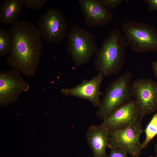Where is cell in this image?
Segmentation results:
<instances>
[{
  "label": "cell",
  "mask_w": 157,
  "mask_h": 157,
  "mask_svg": "<svg viewBox=\"0 0 157 157\" xmlns=\"http://www.w3.org/2000/svg\"><path fill=\"white\" fill-rule=\"evenodd\" d=\"M9 31L12 36L13 44L7 63L28 77L34 76L42 49L38 28L31 22L20 20L11 25Z\"/></svg>",
  "instance_id": "6da1fadb"
},
{
  "label": "cell",
  "mask_w": 157,
  "mask_h": 157,
  "mask_svg": "<svg viewBox=\"0 0 157 157\" xmlns=\"http://www.w3.org/2000/svg\"><path fill=\"white\" fill-rule=\"evenodd\" d=\"M127 45L119 30L111 31L95 55L94 64L98 73L108 76L122 69L125 62Z\"/></svg>",
  "instance_id": "7a4b0ae2"
},
{
  "label": "cell",
  "mask_w": 157,
  "mask_h": 157,
  "mask_svg": "<svg viewBox=\"0 0 157 157\" xmlns=\"http://www.w3.org/2000/svg\"><path fill=\"white\" fill-rule=\"evenodd\" d=\"M132 76L131 72H126L107 87L97 111V116L99 118L103 120L131 100L132 96L130 82Z\"/></svg>",
  "instance_id": "3957f363"
},
{
  "label": "cell",
  "mask_w": 157,
  "mask_h": 157,
  "mask_svg": "<svg viewBox=\"0 0 157 157\" xmlns=\"http://www.w3.org/2000/svg\"><path fill=\"white\" fill-rule=\"evenodd\" d=\"M66 36L67 51L76 66L88 63L98 49L94 35L78 26L74 25Z\"/></svg>",
  "instance_id": "277c9868"
},
{
  "label": "cell",
  "mask_w": 157,
  "mask_h": 157,
  "mask_svg": "<svg viewBox=\"0 0 157 157\" xmlns=\"http://www.w3.org/2000/svg\"><path fill=\"white\" fill-rule=\"evenodd\" d=\"M122 30L127 45L138 53L157 51V29L143 22L129 21L123 24Z\"/></svg>",
  "instance_id": "5b68a950"
},
{
  "label": "cell",
  "mask_w": 157,
  "mask_h": 157,
  "mask_svg": "<svg viewBox=\"0 0 157 157\" xmlns=\"http://www.w3.org/2000/svg\"><path fill=\"white\" fill-rule=\"evenodd\" d=\"M143 117L127 127L110 133L108 148H117L129 154L131 157H139L143 148L140 138L143 132Z\"/></svg>",
  "instance_id": "8992f818"
},
{
  "label": "cell",
  "mask_w": 157,
  "mask_h": 157,
  "mask_svg": "<svg viewBox=\"0 0 157 157\" xmlns=\"http://www.w3.org/2000/svg\"><path fill=\"white\" fill-rule=\"evenodd\" d=\"M37 24L41 37L48 42L58 43L66 36L67 23L59 8L47 9L39 17Z\"/></svg>",
  "instance_id": "52a82bcc"
},
{
  "label": "cell",
  "mask_w": 157,
  "mask_h": 157,
  "mask_svg": "<svg viewBox=\"0 0 157 157\" xmlns=\"http://www.w3.org/2000/svg\"><path fill=\"white\" fill-rule=\"evenodd\" d=\"M21 73L13 69L0 72V107L16 101L20 95L30 86Z\"/></svg>",
  "instance_id": "ba28073f"
},
{
  "label": "cell",
  "mask_w": 157,
  "mask_h": 157,
  "mask_svg": "<svg viewBox=\"0 0 157 157\" xmlns=\"http://www.w3.org/2000/svg\"><path fill=\"white\" fill-rule=\"evenodd\" d=\"M131 87L132 97L139 107L142 117L157 110V82L139 78L131 83Z\"/></svg>",
  "instance_id": "9c48e42d"
},
{
  "label": "cell",
  "mask_w": 157,
  "mask_h": 157,
  "mask_svg": "<svg viewBox=\"0 0 157 157\" xmlns=\"http://www.w3.org/2000/svg\"><path fill=\"white\" fill-rule=\"evenodd\" d=\"M141 117H143L137 103L131 99L113 112L101 125L110 133L127 127Z\"/></svg>",
  "instance_id": "30bf717a"
},
{
  "label": "cell",
  "mask_w": 157,
  "mask_h": 157,
  "mask_svg": "<svg viewBox=\"0 0 157 157\" xmlns=\"http://www.w3.org/2000/svg\"><path fill=\"white\" fill-rule=\"evenodd\" d=\"M104 77L98 73L90 80L84 81L75 87L61 89L60 93L66 96H74L87 100L98 107L101 102L100 88Z\"/></svg>",
  "instance_id": "8fae6325"
},
{
  "label": "cell",
  "mask_w": 157,
  "mask_h": 157,
  "mask_svg": "<svg viewBox=\"0 0 157 157\" xmlns=\"http://www.w3.org/2000/svg\"><path fill=\"white\" fill-rule=\"evenodd\" d=\"M86 24L91 27L106 25L113 19L112 12L99 0H78Z\"/></svg>",
  "instance_id": "7c38bea8"
},
{
  "label": "cell",
  "mask_w": 157,
  "mask_h": 157,
  "mask_svg": "<svg viewBox=\"0 0 157 157\" xmlns=\"http://www.w3.org/2000/svg\"><path fill=\"white\" fill-rule=\"evenodd\" d=\"M109 132L101 125H92L86 133L87 142L92 157H108L106 149L109 146Z\"/></svg>",
  "instance_id": "4fadbf2b"
},
{
  "label": "cell",
  "mask_w": 157,
  "mask_h": 157,
  "mask_svg": "<svg viewBox=\"0 0 157 157\" xmlns=\"http://www.w3.org/2000/svg\"><path fill=\"white\" fill-rule=\"evenodd\" d=\"M24 4L22 0H5L0 6V22L12 25L18 21Z\"/></svg>",
  "instance_id": "5bb4252c"
},
{
  "label": "cell",
  "mask_w": 157,
  "mask_h": 157,
  "mask_svg": "<svg viewBox=\"0 0 157 157\" xmlns=\"http://www.w3.org/2000/svg\"><path fill=\"white\" fill-rule=\"evenodd\" d=\"M13 39L9 31L0 28V56L2 57L10 53L12 47Z\"/></svg>",
  "instance_id": "9a60e30c"
},
{
  "label": "cell",
  "mask_w": 157,
  "mask_h": 157,
  "mask_svg": "<svg viewBox=\"0 0 157 157\" xmlns=\"http://www.w3.org/2000/svg\"><path fill=\"white\" fill-rule=\"evenodd\" d=\"M144 132L145 138L142 144L143 149L147 147L151 141L157 135V113L154 115L147 124Z\"/></svg>",
  "instance_id": "2e32d148"
},
{
  "label": "cell",
  "mask_w": 157,
  "mask_h": 157,
  "mask_svg": "<svg viewBox=\"0 0 157 157\" xmlns=\"http://www.w3.org/2000/svg\"><path fill=\"white\" fill-rule=\"evenodd\" d=\"M24 5L28 8L33 10H37L42 8L46 0H22Z\"/></svg>",
  "instance_id": "e0dca14e"
},
{
  "label": "cell",
  "mask_w": 157,
  "mask_h": 157,
  "mask_svg": "<svg viewBox=\"0 0 157 157\" xmlns=\"http://www.w3.org/2000/svg\"><path fill=\"white\" fill-rule=\"evenodd\" d=\"M100 2L109 10H114L121 5L123 0H99Z\"/></svg>",
  "instance_id": "ac0fdd59"
},
{
  "label": "cell",
  "mask_w": 157,
  "mask_h": 157,
  "mask_svg": "<svg viewBox=\"0 0 157 157\" xmlns=\"http://www.w3.org/2000/svg\"><path fill=\"white\" fill-rule=\"evenodd\" d=\"M110 149V153L108 157H127L128 154L122 150L115 147Z\"/></svg>",
  "instance_id": "d6986e66"
},
{
  "label": "cell",
  "mask_w": 157,
  "mask_h": 157,
  "mask_svg": "<svg viewBox=\"0 0 157 157\" xmlns=\"http://www.w3.org/2000/svg\"><path fill=\"white\" fill-rule=\"evenodd\" d=\"M144 2L147 5L149 11L157 10V0H145Z\"/></svg>",
  "instance_id": "ffe728a7"
},
{
  "label": "cell",
  "mask_w": 157,
  "mask_h": 157,
  "mask_svg": "<svg viewBox=\"0 0 157 157\" xmlns=\"http://www.w3.org/2000/svg\"><path fill=\"white\" fill-rule=\"evenodd\" d=\"M152 67L155 76L157 79V60L152 63Z\"/></svg>",
  "instance_id": "44dd1931"
},
{
  "label": "cell",
  "mask_w": 157,
  "mask_h": 157,
  "mask_svg": "<svg viewBox=\"0 0 157 157\" xmlns=\"http://www.w3.org/2000/svg\"><path fill=\"white\" fill-rule=\"evenodd\" d=\"M155 151L156 154V157H157V142L155 145Z\"/></svg>",
  "instance_id": "7402d4cb"
},
{
  "label": "cell",
  "mask_w": 157,
  "mask_h": 157,
  "mask_svg": "<svg viewBox=\"0 0 157 157\" xmlns=\"http://www.w3.org/2000/svg\"><path fill=\"white\" fill-rule=\"evenodd\" d=\"M150 157H154L152 156H150Z\"/></svg>",
  "instance_id": "603a6c76"
}]
</instances>
